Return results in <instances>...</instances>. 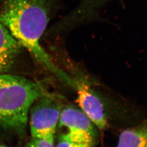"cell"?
<instances>
[{
  "label": "cell",
  "mask_w": 147,
  "mask_h": 147,
  "mask_svg": "<svg viewBox=\"0 0 147 147\" xmlns=\"http://www.w3.org/2000/svg\"><path fill=\"white\" fill-rule=\"evenodd\" d=\"M47 0H6L0 22L44 68L73 88L74 79L53 62L40 44L49 22Z\"/></svg>",
  "instance_id": "6da1fadb"
},
{
  "label": "cell",
  "mask_w": 147,
  "mask_h": 147,
  "mask_svg": "<svg viewBox=\"0 0 147 147\" xmlns=\"http://www.w3.org/2000/svg\"><path fill=\"white\" fill-rule=\"evenodd\" d=\"M48 94L42 84L34 80L8 73L0 75V130L24 134L32 105Z\"/></svg>",
  "instance_id": "7a4b0ae2"
},
{
  "label": "cell",
  "mask_w": 147,
  "mask_h": 147,
  "mask_svg": "<svg viewBox=\"0 0 147 147\" xmlns=\"http://www.w3.org/2000/svg\"><path fill=\"white\" fill-rule=\"evenodd\" d=\"M57 128L58 137L74 142L95 146L99 137L100 130L82 111L73 105L62 107Z\"/></svg>",
  "instance_id": "3957f363"
},
{
  "label": "cell",
  "mask_w": 147,
  "mask_h": 147,
  "mask_svg": "<svg viewBox=\"0 0 147 147\" xmlns=\"http://www.w3.org/2000/svg\"><path fill=\"white\" fill-rule=\"evenodd\" d=\"M62 108V105L52 94L37 99L32 105L28 115L32 137L55 138Z\"/></svg>",
  "instance_id": "277c9868"
},
{
  "label": "cell",
  "mask_w": 147,
  "mask_h": 147,
  "mask_svg": "<svg viewBox=\"0 0 147 147\" xmlns=\"http://www.w3.org/2000/svg\"><path fill=\"white\" fill-rule=\"evenodd\" d=\"M73 88L76 92L79 108L100 131L107 129L110 124V116L100 95L82 80L74 79Z\"/></svg>",
  "instance_id": "5b68a950"
},
{
  "label": "cell",
  "mask_w": 147,
  "mask_h": 147,
  "mask_svg": "<svg viewBox=\"0 0 147 147\" xmlns=\"http://www.w3.org/2000/svg\"><path fill=\"white\" fill-rule=\"evenodd\" d=\"M23 47L0 22V75L13 68Z\"/></svg>",
  "instance_id": "8992f818"
},
{
  "label": "cell",
  "mask_w": 147,
  "mask_h": 147,
  "mask_svg": "<svg viewBox=\"0 0 147 147\" xmlns=\"http://www.w3.org/2000/svg\"><path fill=\"white\" fill-rule=\"evenodd\" d=\"M117 147H147V118L121 132Z\"/></svg>",
  "instance_id": "52a82bcc"
},
{
  "label": "cell",
  "mask_w": 147,
  "mask_h": 147,
  "mask_svg": "<svg viewBox=\"0 0 147 147\" xmlns=\"http://www.w3.org/2000/svg\"><path fill=\"white\" fill-rule=\"evenodd\" d=\"M55 138H32L25 147H55Z\"/></svg>",
  "instance_id": "ba28073f"
},
{
  "label": "cell",
  "mask_w": 147,
  "mask_h": 147,
  "mask_svg": "<svg viewBox=\"0 0 147 147\" xmlns=\"http://www.w3.org/2000/svg\"><path fill=\"white\" fill-rule=\"evenodd\" d=\"M94 145L81 143V142H74L58 137L57 144L55 147H94Z\"/></svg>",
  "instance_id": "9c48e42d"
},
{
  "label": "cell",
  "mask_w": 147,
  "mask_h": 147,
  "mask_svg": "<svg viewBox=\"0 0 147 147\" xmlns=\"http://www.w3.org/2000/svg\"><path fill=\"white\" fill-rule=\"evenodd\" d=\"M0 147H9L5 145H2V144H0Z\"/></svg>",
  "instance_id": "30bf717a"
},
{
  "label": "cell",
  "mask_w": 147,
  "mask_h": 147,
  "mask_svg": "<svg viewBox=\"0 0 147 147\" xmlns=\"http://www.w3.org/2000/svg\"><path fill=\"white\" fill-rule=\"evenodd\" d=\"M0 1H3V2H5V1H6V0H0Z\"/></svg>",
  "instance_id": "8fae6325"
}]
</instances>
